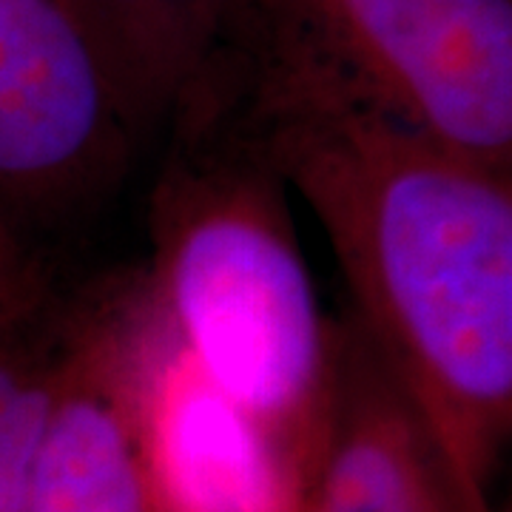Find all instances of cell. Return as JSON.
Returning a JSON list of instances; mask_svg holds the SVG:
<instances>
[{
  "instance_id": "1",
  "label": "cell",
  "mask_w": 512,
  "mask_h": 512,
  "mask_svg": "<svg viewBox=\"0 0 512 512\" xmlns=\"http://www.w3.org/2000/svg\"><path fill=\"white\" fill-rule=\"evenodd\" d=\"M234 111L322 228L348 316L493 510L512 456V168L274 69L245 72Z\"/></svg>"
},
{
  "instance_id": "2",
  "label": "cell",
  "mask_w": 512,
  "mask_h": 512,
  "mask_svg": "<svg viewBox=\"0 0 512 512\" xmlns=\"http://www.w3.org/2000/svg\"><path fill=\"white\" fill-rule=\"evenodd\" d=\"M151 194L148 291L208 376L308 470L328 413L330 322L291 217V185L234 109L165 134Z\"/></svg>"
},
{
  "instance_id": "3",
  "label": "cell",
  "mask_w": 512,
  "mask_h": 512,
  "mask_svg": "<svg viewBox=\"0 0 512 512\" xmlns=\"http://www.w3.org/2000/svg\"><path fill=\"white\" fill-rule=\"evenodd\" d=\"M245 69L311 80L430 146L512 168V0H259Z\"/></svg>"
},
{
  "instance_id": "4",
  "label": "cell",
  "mask_w": 512,
  "mask_h": 512,
  "mask_svg": "<svg viewBox=\"0 0 512 512\" xmlns=\"http://www.w3.org/2000/svg\"><path fill=\"white\" fill-rule=\"evenodd\" d=\"M140 140L72 0H0V205L77 211Z\"/></svg>"
},
{
  "instance_id": "5",
  "label": "cell",
  "mask_w": 512,
  "mask_h": 512,
  "mask_svg": "<svg viewBox=\"0 0 512 512\" xmlns=\"http://www.w3.org/2000/svg\"><path fill=\"white\" fill-rule=\"evenodd\" d=\"M140 424L157 512L296 510L305 470L291 444L214 382L171 328L143 376Z\"/></svg>"
},
{
  "instance_id": "6",
  "label": "cell",
  "mask_w": 512,
  "mask_h": 512,
  "mask_svg": "<svg viewBox=\"0 0 512 512\" xmlns=\"http://www.w3.org/2000/svg\"><path fill=\"white\" fill-rule=\"evenodd\" d=\"M293 512H493L464 490L359 325L339 322L328 413Z\"/></svg>"
},
{
  "instance_id": "7",
  "label": "cell",
  "mask_w": 512,
  "mask_h": 512,
  "mask_svg": "<svg viewBox=\"0 0 512 512\" xmlns=\"http://www.w3.org/2000/svg\"><path fill=\"white\" fill-rule=\"evenodd\" d=\"M137 131L165 137L237 92L259 0H72Z\"/></svg>"
},
{
  "instance_id": "8",
  "label": "cell",
  "mask_w": 512,
  "mask_h": 512,
  "mask_svg": "<svg viewBox=\"0 0 512 512\" xmlns=\"http://www.w3.org/2000/svg\"><path fill=\"white\" fill-rule=\"evenodd\" d=\"M63 336L37 345L0 339V512H26L37 444L55 402Z\"/></svg>"
},
{
  "instance_id": "9",
  "label": "cell",
  "mask_w": 512,
  "mask_h": 512,
  "mask_svg": "<svg viewBox=\"0 0 512 512\" xmlns=\"http://www.w3.org/2000/svg\"><path fill=\"white\" fill-rule=\"evenodd\" d=\"M43 282L15 234L0 220V322L40 311Z\"/></svg>"
},
{
  "instance_id": "10",
  "label": "cell",
  "mask_w": 512,
  "mask_h": 512,
  "mask_svg": "<svg viewBox=\"0 0 512 512\" xmlns=\"http://www.w3.org/2000/svg\"><path fill=\"white\" fill-rule=\"evenodd\" d=\"M493 512H512V487H510V495L504 498V504H495Z\"/></svg>"
}]
</instances>
